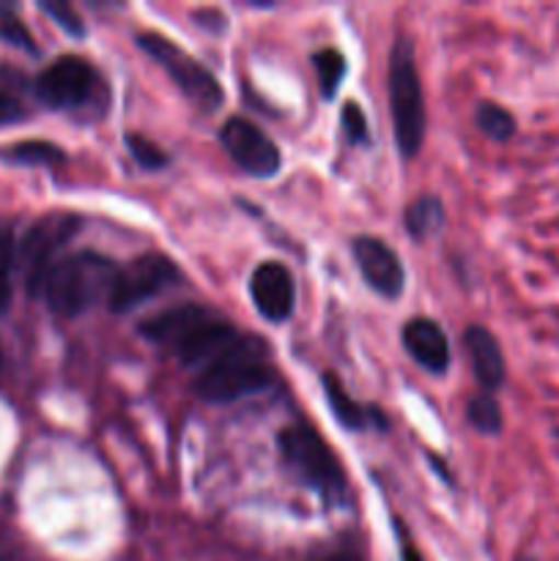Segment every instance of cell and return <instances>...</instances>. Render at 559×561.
<instances>
[{"mask_svg": "<svg viewBox=\"0 0 559 561\" xmlns=\"http://www.w3.org/2000/svg\"><path fill=\"white\" fill-rule=\"evenodd\" d=\"M466 420L482 436H497V433H502V409H499V403L488 392L475 394L469 400V405H466Z\"/></svg>", "mask_w": 559, "mask_h": 561, "instance_id": "18", "label": "cell"}, {"mask_svg": "<svg viewBox=\"0 0 559 561\" xmlns=\"http://www.w3.org/2000/svg\"><path fill=\"white\" fill-rule=\"evenodd\" d=\"M354 257L365 283L376 294L387 296V299H398L403 294L406 272L392 247H387L376 236H360L354 241Z\"/></svg>", "mask_w": 559, "mask_h": 561, "instance_id": "10", "label": "cell"}, {"mask_svg": "<svg viewBox=\"0 0 559 561\" xmlns=\"http://www.w3.org/2000/svg\"><path fill=\"white\" fill-rule=\"evenodd\" d=\"M96 82L99 77L88 60L77 58V55H64L38 75L36 93L47 107L75 110L96 93Z\"/></svg>", "mask_w": 559, "mask_h": 561, "instance_id": "8", "label": "cell"}, {"mask_svg": "<svg viewBox=\"0 0 559 561\" xmlns=\"http://www.w3.org/2000/svg\"><path fill=\"white\" fill-rule=\"evenodd\" d=\"M11 301V252L9 239H0V312Z\"/></svg>", "mask_w": 559, "mask_h": 561, "instance_id": "26", "label": "cell"}, {"mask_svg": "<svg viewBox=\"0 0 559 561\" xmlns=\"http://www.w3.org/2000/svg\"><path fill=\"white\" fill-rule=\"evenodd\" d=\"M5 157L11 162H20V164H58L64 162V151L53 142H44V140H27V142H16L5 151Z\"/></svg>", "mask_w": 559, "mask_h": 561, "instance_id": "21", "label": "cell"}, {"mask_svg": "<svg viewBox=\"0 0 559 561\" xmlns=\"http://www.w3.org/2000/svg\"><path fill=\"white\" fill-rule=\"evenodd\" d=\"M343 131H345V137H349V142H354V146H365V142L370 140L367 118L356 102H349L343 107Z\"/></svg>", "mask_w": 559, "mask_h": 561, "instance_id": "25", "label": "cell"}, {"mask_svg": "<svg viewBox=\"0 0 559 561\" xmlns=\"http://www.w3.org/2000/svg\"><path fill=\"white\" fill-rule=\"evenodd\" d=\"M22 104L16 99H11L9 93H0V124H14L22 118Z\"/></svg>", "mask_w": 559, "mask_h": 561, "instance_id": "27", "label": "cell"}, {"mask_svg": "<svg viewBox=\"0 0 559 561\" xmlns=\"http://www.w3.org/2000/svg\"><path fill=\"white\" fill-rule=\"evenodd\" d=\"M554 436H557V438H559V427H557V431H554Z\"/></svg>", "mask_w": 559, "mask_h": 561, "instance_id": "31", "label": "cell"}, {"mask_svg": "<svg viewBox=\"0 0 559 561\" xmlns=\"http://www.w3.org/2000/svg\"><path fill=\"white\" fill-rule=\"evenodd\" d=\"M475 118H477V126L482 129V135L491 137V140L504 142L515 135L513 113L504 107H499V104H493V102L477 104Z\"/></svg>", "mask_w": 559, "mask_h": 561, "instance_id": "19", "label": "cell"}, {"mask_svg": "<svg viewBox=\"0 0 559 561\" xmlns=\"http://www.w3.org/2000/svg\"><path fill=\"white\" fill-rule=\"evenodd\" d=\"M42 11H47V14L53 16V20L58 22L69 36L75 38L85 36V25H82L80 14H77V11L71 9V3H66V0H44Z\"/></svg>", "mask_w": 559, "mask_h": 561, "instance_id": "24", "label": "cell"}, {"mask_svg": "<svg viewBox=\"0 0 559 561\" xmlns=\"http://www.w3.org/2000/svg\"><path fill=\"white\" fill-rule=\"evenodd\" d=\"M389 104H392L395 140L406 159L417 157L425 137V102L414 60V44L398 38L389 55Z\"/></svg>", "mask_w": 559, "mask_h": 561, "instance_id": "3", "label": "cell"}, {"mask_svg": "<svg viewBox=\"0 0 559 561\" xmlns=\"http://www.w3.org/2000/svg\"><path fill=\"white\" fill-rule=\"evenodd\" d=\"M212 316V310L201 305H181L173 307V310H164L159 316L148 318V321L140 323V334L148 340V343L157 345H175L186 337L195 327H201L206 318Z\"/></svg>", "mask_w": 559, "mask_h": 561, "instance_id": "14", "label": "cell"}, {"mask_svg": "<svg viewBox=\"0 0 559 561\" xmlns=\"http://www.w3.org/2000/svg\"><path fill=\"white\" fill-rule=\"evenodd\" d=\"M137 47L146 55H151V58L168 71L170 80L181 88V93H184L192 104H197L203 113H214V110L223 104L225 93L223 85L217 82V77H214L201 60H195L190 53H184L179 44L159 36V33L146 31L137 36Z\"/></svg>", "mask_w": 559, "mask_h": 561, "instance_id": "5", "label": "cell"}, {"mask_svg": "<svg viewBox=\"0 0 559 561\" xmlns=\"http://www.w3.org/2000/svg\"><path fill=\"white\" fill-rule=\"evenodd\" d=\"M466 351H469L471 370L486 392H493L504 383V356L497 337L482 327L466 329Z\"/></svg>", "mask_w": 559, "mask_h": 561, "instance_id": "15", "label": "cell"}, {"mask_svg": "<svg viewBox=\"0 0 559 561\" xmlns=\"http://www.w3.org/2000/svg\"><path fill=\"white\" fill-rule=\"evenodd\" d=\"M312 64H316L318 85H321L323 99H332L345 77V58L338 53V49L327 47V49H321V53H316Z\"/></svg>", "mask_w": 559, "mask_h": 561, "instance_id": "20", "label": "cell"}, {"mask_svg": "<svg viewBox=\"0 0 559 561\" xmlns=\"http://www.w3.org/2000/svg\"><path fill=\"white\" fill-rule=\"evenodd\" d=\"M0 365H3V348H0Z\"/></svg>", "mask_w": 559, "mask_h": 561, "instance_id": "30", "label": "cell"}, {"mask_svg": "<svg viewBox=\"0 0 559 561\" xmlns=\"http://www.w3.org/2000/svg\"><path fill=\"white\" fill-rule=\"evenodd\" d=\"M321 383H323V392H327L329 409H332V414L338 416L340 425L351 427V431H360V427L367 425V420H370L367 411L362 409L360 403H354V398L345 392L343 383H340L332 373H323Z\"/></svg>", "mask_w": 559, "mask_h": 561, "instance_id": "16", "label": "cell"}, {"mask_svg": "<svg viewBox=\"0 0 559 561\" xmlns=\"http://www.w3.org/2000/svg\"><path fill=\"white\" fill-rule=\"evenodd\" d=\"M124 142H126V148H129L132 159H135L140 168L162 170L164 164H168V153H164L157 142L148 140V137L137 135V131H129V135L124 137Z\"/></svg>", "mask_w": 559, "mask_h": 561, "instance_id": "22", "label": "cell"}, {"mask_svg": "<svg viewBox=\"0 0 559 561\" xmlns=\"http://www.w3.org/2000/svg\"><path fill=\"white\" fill-rule=\"evenodd\" d=\"M118 268L113 261L99 252H75L55 263L44 283V299L55 316L75 318L96 305L99 299H107L110 288L115 283Z\"/></svg>", "mask_w": 559, "mask_h": 561, "instance_id": "2", "label": "cell"}, {"mask_svg": "<svg viewBox=\"0 0 559 561\" xmlns=\"http://www.w3.org/2000/svg\"><path fill=\"white\" fill-rule=\"evenodd\" d=\"M219 137H223V146L225 151L230 153V159H233L244 173L255 175V179H269V175L277 173L280 164H283L280 148L274 146L272 137L263 135L252 121H225Z\"/></svg>", "mask_w": 559, "mask_h": 561, "instance_id": "9", "label": "cell"}, {"mask_svg": "<svg viewBox=\"0 0 559 561\" xmlns=\"http://www.w3.org/2000/svg\"><path fill=\"white\" fill-rule=\"evenodd\" d=\"M80 217L75 214H53V217H44L33 225L25 233L20 244V261L25 266V283L31 294L44 290L49 272L55 268V255L60 252V247H66V241L80 230Z\"/></svg>", "mask_w": 559, "mask_h": 561, "instance_id": "7", "label": "cell"}, {"mask_svg": "<svg viewBox=\"0 0 559 561\" xmlns=\"http://www.w3.org/2000/svg\"><path fill=\"white\" fill-rule=\"evenodd\" d=\"M274 383V370L266 362V345L241 334L236 345L214 356L195 376V394L206 403H236L263 392Z\"/></svg>", "mask_w": 559, "mask_h": 561, "instance_id": "1", "label": "cell"}, {"mask_svg": "<svg viewBox=\"0 0 559 561\" xmlns=\"http://www.w3.org/2000/svg\"><path fill=\"white\" fill-rule=\"evenodd\" d=\"M179 277V266L170 257L159 255V252H148V255L135 257L126 268H118L113 288H110L107 307L113 312H118V316L121 312L135 310L142 301L162 294Z\"/></svg>", "mask_w": 559, "mask_h": 561, "instance_id": "6", "label": "cell"}, {"mask_svg": "<svg viewBox=\"0 0 559 561\" xmlns=\"http://www.w3.org/2000/svg\"><path fill=\"white\" fill-rule=\"evenodd\" d=\"M444 225V206L438 197L422 195L406 208V230H409L414 239H427L431 233H436Z\"/></svg>", "mask_w": 559, "mask_h": 561, "instance_id": "17", "label": "cell"}, {"mask_svg": "<svg viewBox=\"0 0 559 561\" xmlns=\"http://www.w3.org/2000/svg\"><path fill=\"white\" fill-rule=\"evenodd\" d=\"M310 561H362L360 553L349 551V548H334V551H321L316 553Z\"/></svg>", "mask_w": 559, "mask_h": 561, "instance_id": "28", "label": "cell"}, {"mask_svg": "<svg viewBox=\"0 0 559 561\" xmlns=\"http://www.w3.org/2000/svg\"><path fill=\"white\" fill-rule=\"evenodd\" d=\"M403 345L411 359L427 373L442 376L449 367V343L447 334L442 332L436 321L431 318H414L403 327Z\"/></svg>", "mask_w": 559, "mask_h": 561, "instance_id": "13", "label": "cell"}, {"mask_svg": "<svg viewBox=\"0 0 559 561\" xmlns=\"http://www.w3.org/2000/svg\"><path fill=\"white\" fill-rule=\"evenodd\" d=\"M239 340H241L239 329L230 327L228 321H223V318H217L212 312V316H208L201 327L192 329V332L186 334V337L181 340L173 351H175V356L181 359V365L197 367V370H201L203 365H208L214 356H219L223 351H228L230 345H236Z\"/></svg>", "mask_w": 559, "mask_h": 561, "instance_id": "12", "label": "cell"}, {"mask_svg": "<svg viewBox=\"0 0 559 561\" xmlns=\"http://www.w3.org/2000/svg\"><path fill=\"white\" fill-rule=\"evenodd\" d=\"M280 453L288 460L290 469L301 477L305 485H310L323 502L343 504L345 499V474L338 463L329 444L318 436L305 422L285 427L280 433Z\"/></svg>", "mask_w": 559, "mask_h": 561, "instance_id": "4", "label": "cell"}, {"mask_svg": "<svg viewBox=\"0 0 559 561\" xmlns=\"http://www.w3.org/2000/svg\"><path fill=\"white\" fill-rule=\"evenodd\" d=\"M250 296L252 301H255V310L261 312L266 321H285V318H290L296 305L294 277H290V272L283 263H261V266L252 272Z\"/></svg>", "mask_w": 559, "mask_h": 561, "instance_id": "11", "label": "cell"}, {"mask_svg": "<svg viewBox=\"0 0 559 561\" xmlns=\"http://www.w3.org/2000/svg\"><path fill=\"white\" fill-rule=\"evenodd\" d=\"M0 42L14 44V47L27 49V53H36L31 31H27L25 22H22L11 9H0Z\"/></svg>", "mask_w": 559, "mask_h": 561, "instance_id": "23", "label": "cell"}, {"mask_svg": "<svg viewBox=\"0 0 559 561\" xmlns=\"http://www.w3.org/2000/svg\"><path fill=\"white\" fill-rule=\"evenodd\" d=\"M400 561H425L420 557V551H417L411 542H403V548H400Z\"/></svg>", "mask_w": 559, "mask_h": 561, "instance_id": "29", "label": "cell"}]
</instances>
